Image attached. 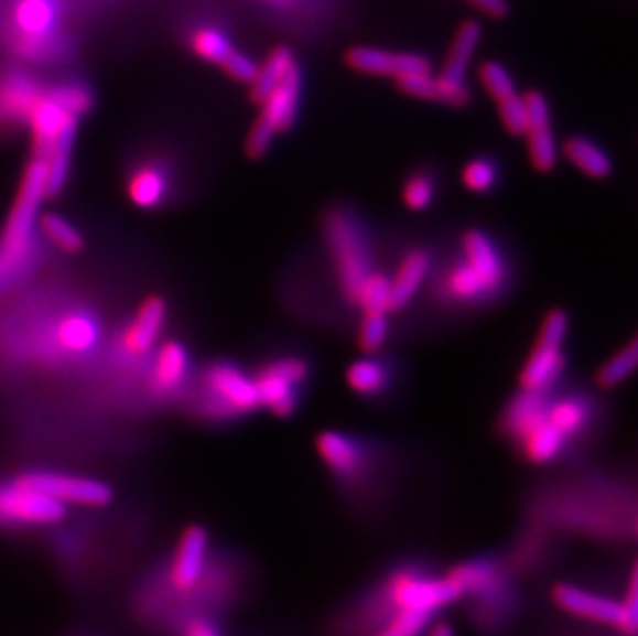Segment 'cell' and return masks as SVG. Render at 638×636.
<instances>
[{"mask_svg": "<svg viewBox=\"0 0 638 636\" xmlns=\"http://www.w3.org/2000/svg\"><path fill=\"white\" fill-rule=\"evenodd\" d=\"M48 168L42 158H33L19 186L11 215L0 236V290L21 278L33 259V231L37 213L48 196Z\"/></svg>", "mask_w": 638, "mask_h": 636, "instance_id": "6da1fadb", "label": "cell"}, {"mask_svg": "<svg viewBox=\"0 0 638 636\" xmlns=\"http://www.w3.org/2000/svg\"><path fill=\"white\" fill-rule=\"evenodd\" d=\"M327 245L335 262L337 276L342 281L345 295L356 304V295L361 281L372 271L370 269V252L368 242L361 231L360 224L347 212L328 213L325 219Z\"/></svg>", "mask_w": 638, "mask_h": 636, "instance_id": "7a4b0ae2", "label": "cell"}, {"mask_svg": "<svg viewBox=\"0 0 638 636\" xmlns=\"http://www.w3.org/2000/svg\"><path fill=\"white\" fill-rule=\"evenodd\" d=\"M302 68L295 65L292 73L261 101V115L246 137V153L252 160H261L269 151L275 134L290 131L294 125L300 99H302Z\"/></svg>", "mask_w": 638, "mask_h": 636, "instance_id": "3957f363", "label": "cell"}, {"mask_svg": "<svg viewBox=\"0 0 638 636\" xmlns=\"http://www.w3.org/2000/svg\"><path fill=\"white\" fill-rule=\"evenodd\" d=\"M13 479L23 486L40 489L66 506L106 508L115 503V488L98 477L37 470V472H21Z\"/></svg>", "mask_w": 638, "mask_h": 636, "instance_id": "277c9868", "label": "cell"}, {"mask_svg": "<svg viewBox=\"0 0 638 636\" xmlns=\"http://www.w3.org/2000/svg\"><path fill=\"white\" fill-rule=\"evenodd\" d=\"M68 517V506L15 479L0 482V527H50Z\"/></svg>", "mask_w": 638, "mask_h": 636, "instance_id": "5b68a950", "label": "cell"}, {"mask_svg": "<svg viewBox=\"0 0 638 636\" xmlns=\"http://www.w3.org/2000/svg\"><path fill=\"white\" fill-rule=\"evenodd\" d=\"M203 387L207 408L217 416H242L261 408L255 376L246 375L234 364L221 362L209 366L203 376Z\"/></svg>", "mask_w": 638, "mask_h": 636, "instance_id": "8992f818", "label": "cell"}, {"mask_svg": "<svg viewBox=\"0 0 638 636\" xmlns=\"http://www.w3.org/2000/svg\"><path fill=\"white\" fill-rule=\"evenodd\" d=\"M28 125L32 129L35 158L44 160L61 141L77 137L79 116L68 110V106L54 87L50 91H44L35 101L32 112L28 116Z\"/></svg>", "mask_w": 638, "mask_h": 636, "instance_id": "52a82bcc", "label": "cell"}, {"mask_svg": "<svg viewBox=\"0 0 638 636\" xmlns=\"http://www.w3.org/2000/svg\"><path fill=\"white\" fill-rule=\"evenodd\" d=\"M389 595L397 612L408 610V612H424L432 616L442 607L455 604L463 597L457 585L448 576L430 579V576H418L411 572L394 576L389 588Z\"/></svg>", "mask_w": 638, "mask_h": 636, "instance_id": "ba28073f", "label": "cell"}, {"mask_svg": "<svg viewBox=\"0 0 638 636\" xmlns=\"http://www.w3.org/2000/svg\"><path fill=\"white\" fill-rule=\"evenodd\" d=\"M309 376V364L302 358H279L264 366L255 376V385L261 399V408H267L279 418L292 416L295 409V391Z\"/></svg>", "mask_w": 638, "mask_h": 636, "instance_id": "9c48e42d", "label": "cell"}, {"mask_svg": "<svg viewBox=\"0 0 638 636\" xmlns=\"http://www.w3.org/2000/svg\"><path fill=\"white\" fill-rule=\"evenodd\" d=\"M527 137L529 145V160L538 172H552L556 168L558 145L554 129H552V112L550 104L540 91H527Z\"/></svg>", "mask_w": 638, "mask_h": 636, "instance_id": "30bf717a", "label": "cell"}, {"mask_svg": "<svg viewBox=\"0 0 638 636\" xmlns=\"http://www.w3.org/2000/svg\"><path fill=\"white\" fill-rule=\"evenodd\" d=\"M345 65L356 73H361V75L393 77L394 82L405 77V75L432 71L430 61L420 54L372 48V46H354V48L347 50Z\"/></svg>", "mask_w": 638, "mask_h": 636, "instance_id": "8fae6325", "label": "cell"}, {"mask_svg": "<svg viewBox=\"0 0 638 636\" xmlns=\"http://www.w3.org/2000/svg\"><path fill=\"white\" fill-rule=\"evenodd\" d=\"M209 533L203 525H188L182 531L170 567V583L181 593H191L201 583L207 564Z\"/></svg>", "mask_w": 638, "mask_h": 636, "instance_id": "7c38bea8", "label": "cell"}, {"mask_svg": "<svg viewBox=\"0 0 638 636\" xmlns=\"http://www.w3.org/2000/svg\"><path fill=\"white\" fill-rule=\"evenodd\" d=\"M552 600L562 612L571 614L574 618L609 624L616 626L618 630L623 626V604L599 593L576 588L571 583H558L556 588L552 589Z\"/></svg>", "mask_w": 638, "mask_h": 636, "instance_id": "4fadbf2b", "label": "cell"}, {"mask_svg": "<svg viewBox=\"0 0 638 636\" xmlns=\"http://www.w3.org/2000/svg\"><path fill=\"white\" fill-rule=\"evenodd\" d=\"M167 304L162 295L148 298L134 314L129 326L122 333L120 349L129 358H141L153 349L164 331Z\"/></svg>", "mask_w": 638, "mask_h": 636, "instance_id": "5bb4252c", "label": "cell"}, {"mask_svg": "<svg viewBox=\"0 0 638 636\" xmlns=\"http://www.w3.org/2000/svg\"><path fill=\"white\" fill-rule=\"evenodd\" d=\"M463 262L484 281L491 295L496 294L507 281V265L500 250L484 231L469 229L463 240Z\"/></svg>", "mask_w": 638, "mask_h": 636, "instance_id": "9a60e30c", "label": "cell"}, {"mask_svg": "<svg viewBox=\"0 0 638 636\" xmlns=\"http://www.w3.org/2000/svg\"><path fill=\"white\" fill-rule=\"evenodd\" d=\"M397 87L411 98L425 99V101H434V104L451 106V108H465L472 101V89L467 87V83L453 85V83L444 82L441 75L439 77L432 75V71L405 75L397 79Z\"/></svg>", "mask_w": 638, "mask_h": 636, "instance_id": "2e32d148", "label": "cell"}, {"mask_svg": "<svg viewBox=\"0 0 638 636\" xmlns=\"http://www.w3.org/2000/svg\"><path fill=\"white\" fill-rule=\"evenodd\" d=\"M548 399L545 392L523 391L519 392L505 411V430L515 442L523 441L527 434H531L536 428L548 422Z\"/></svg>", "mask_w": 638, "mask_h": 636, "instance_id": "e0dca14e", "label": "cell"}, {"mask_svg": "<svg viewBox=\"0 0 638 636\" xmlns=\"http://www.w3.org/2000/svg\"><path fill=\"white\" fill-rule=\"evenodd\" d=\"M316 453L328 470L339 477H356L364 467V453L358 442L339 432H321L316 436Z\"/></svg>", "mask_w": 638, "mask_h": 636, "instance_id": "ac0fdd59", "label": "cell"}, {"mask_svg": "<svg viewBox=\"0 0 638 636\" xmlns=\"http://www.w3.org/2000/svg\"><path fill=\"white\" fill-rule=\"evenodd\" d=\"M566 358L560 345L536 343L521 370V389L545 392L564 370Z\"/></svg>", "mask_w": 638, "mask_h": 636, "instance_id": "d6986e66", "label": "cell"}, {"mask_svg": "<svg viewBox=\"0 0 638 636\" xmlns=\"http://www.w3.org/2000/svg\"><path fill=\"white\" fill-rule=\"evenodd\" d=\"M455 585H457L461 595H498L505 588V576L498 564L490 560H472L457 564L446 574Z\"/></svg>", "mask_w": 638, "mask_h": 636, "instance_id": "ffe728a7", "label": "cell"}, {"mask_svg": "<svg viewBox=\"0 0 638 636\" xmlns=\"http://www.w3.org/2000/svg\"><path fill=\"white\" fill-rule=\"evenodd\" d=\"M191 370L188 352L181 342H167L160 347L151 370V387L160 395L179 391Z\"/></svg>", "mask_w": 638, "mask_h": 636, "instance_id": "44dd1931", "label": "cell"}, {"mask_svg": "<svg viewBox=\"0 0 638 636\" xmlns=\"http://www.w3.org/2000/svg\"><path fill=\"white\" fill-rule=\"evenodd\" d=\"M430 271V255L415 248L403 257L394 278L391 279V312L403 311L420 292Z\"/></svg>", "mask_w": 638, "mask_h": 636, "instance_id": "7402d4cb", "label": "cell"}, {"mask_svg": "<svg viewBox=\"0 0 638 636\" xmlns=\"http://www.w3.org/2000/svg\"><path fill=\"white\" fill-rule=\"evenodd\" d=\"M479 40H482V25L477 21L469 19L458 25L448 56H446V63L442 66L441 77L444 82L453 83V85L465 83L467 68L472 65Z\"/></svg>", "mask_w": 638, "mask_h": 636, "instance_id": "603a6c76", "label": "cell"}, {"mask_svg": "<svg viewBox=\"0 0 638 636\" xmlns=\"http://www.w3.org/2000/svg\"><path fill=\"white\" fill-rule=\"evenodd\" d=\"M42 94L44 89L28 77H4L0 82V118L28 122V116Z\"/></svg>", "mask_w": 638, "mask_h": 636, "instance_id": "cb8c5ba5", "label": "cell"}, {"mask_svg": "<svg viewBox=\"0 0 638 636\" xmlns=\"http://www.w3.org/2000/svg\"><path fill=\"white\" fill-rule=\"evenodd\" d=\"M99 326L87 312H71L56 326V342L66 354H87L96 347Z\"/></svg>", "mask_w": 638, "mask_h": 636, "instance_id": "d4e9b609", "label": "cell"}, {"mask_svg": "<svg viewBox=\"0 0 638 636\" xmlns=\"http://www.w3.org/2000/svg\"><path fill=\"white\" fill-rule=\"evenodd\" d=\"M127 193L132 205L139 209H153L165 198L167 176L155 163H145L137 168L127 184Z\"/></svg>", "mask_w": 638, "mask_h": 636, "instance_id": "484cf974", "label": "cell"}, {"mask_svg": "<svg viewBox=\"0 0 638 636\" xmlns=\"http://www.w3.org/2000/svg\"><path fill=\"white\" fill-rule=\"evenodd\" d=\"M562 153L569 162L576 165L585 176L595 180H604L614 172L612 158L607 155L604 149L595 145L585 137H571L564 141Z\"/></svg>", "mask_w": 638, "mask_h": 636, "instance_id": "4316f807", "label": "cell"}, {"mask_svg": "<svg viewBox=\"0 0 638 636\" xmlns=\"http://www.w3.org/2000/svg\"><path fill=\"white\" fill-rule=\"evenodd\" d=\"M298 65L295 63L294 50L288 46H278L273 50L267 61L259 66V73L255 77V82L250 83V98L257 104H261L262 99L267 98L279 83L283 82L292 68Z\"/></svg>", "mask_w": 638, "mask_h": 636, "instance_id": "83f0119b", "label": "cell"}, {"mask_svg": "<svg viewBox=\"0 0 638 636\" xmlns=\"http://www.w3.org/2000/svg\"><path fill=\"white\" fill-rule=\"evenodd\" d=\"M56 4L52 0H21L15 7L17 28L30 37H42L56 25Z\"/></svg>", "mask_w": 638, "mask_h": 636, "instance_id": "f1b7e54d", "label": "cell"}, {"mask_svg": "<svg viewBox=\"0 0 638 636\" xmlns=\"http://www.w3.org/2000/svg\"><path fill=\"white\" fill-rule=\"evenodd\" d=\"M566 441L569 439L558 430L556 425L545 422L540 428H536L531 434H527L519 444L523 446L527 461L536 465H548L562 453Z\"/></svg>", "mask_w": 638, "mask_h": 636, "instance_id": "f546056e", "label": "cell"}, {"mask_svg": "<svg viewBox=\"0 0 638 636\" xmlns=\"http://www.w3.org/2000/svg\"><path fill=\"white\" fill-rule=\"evenodd\" d=\"M37 229L42 236H46L52 245L68 255H77L85 248V238H83L79 228H75L68 219L58 213H44L37 217Z\"/></svg>", "mask_w": 638, "mask_h": 636, "instance_id": "4dcf8cb0", "label": "cell"}, {"mask_svg": "<svg viewBox=\"0 0 638 636\" xmlns=\"http://www.w3.org/2000/svg\"><path fill=\"white\" fill-rule=\"evenodd\" d=\"M590 420V406L576 397H566L548 406V422L571 439L578 434Z\"/></svg>", "mask_w": 638, "mask_h": 636, "instance_id": "1f68e13d", "label": "cell"}, {"mask_svg": "<svg viewBox=\"0 0 638 636\" xmlns=\"http://www.w3.org/2000/svg\"><path fill=\"white\" fill-rule=\"evenodd\" d=\"M345 380L352 391L372 397L387 387V370L377 359H358L347 368Z\"/></svg>", "mask_w": 638, "mask_h": 636, "instance_id": "d6a6232c", "label": "cell"}, {"mask_svg": "<svg viewBox=\"0 0 638 636\" xmlns=\"http://www.w3.org/2000/svg\"><path fill=\"white\" fill-rule=\"evenodd\" d=\"M638 362V343L637 339L628 343L616 356L607 359L606 364L597 370L595 380L602 389H614L623 385L628 376L635 373Z\"/></svg>", "mask_w": 638, "mask_h": 636, "instance_id": "836d02e7", "label": "cell"}, {"mask_svg": "<svg viewBox=\"0 0 638 636\" xmlns=\"http://www.w3.org/2000/svg\"><path fill=\"white\" fill-rule=\"evenodd\" d=\"M356 304L361 312H391V279L385 273L370 271L361 281Z\"/></svg>", "mask_w": 638, "mask_h": 636, "instance_id": "e575fe53", "label": "cell"}, {"mask_svg": "<svg viewBox=\"0 0 638 636\" xmlns=\"http://www.w3.org/2000/svg\"><path fill=\"white\" fill-rule=\"evenodd\" d=\"M191 48L198 58L213 63V65H221L234 46H231L226 33L219 32L217 28L205 25V28H198L197 32L191 35Z\"/></svg>", "mask_w": 638, "mask_h": 636, "instance_id": "d590c367", "label": "cell"}, {"mask_svg": "<svg viewBox=\"0 0 638 636\" xmlns=\"http://www.w3.org/2000/svg\"><path fill=\"white\" fill-rule=\"evenodd\" d=\"M479 82L484 85V89L488 91L496 104H502L507 99L515 98L517 91V83L512 79V75L508 73V68L496 61H486L482 68H479Z\"/></svg>", "mask_w": 638, "mask_h": 636, "instance_id": "8d00e7d4", "label": "cell"}, {"mask_svg": "<svg viewBox=\"0 0 638 636\" xmlns=\"http://www.w3.org/2000/svg\"><path fill=\"white\" fill-rule=\"evenodd\" d=\"M389 339V312H364L358 343L366 354H377Z\"/></svg>", "mask_w": 638, "mask_h": 636, "instance_id": "74e56055", "label": "cell"}, {"mask_svg": "<svg viewBox=\"0 0 638 636\" xmlns=\"http://www.w3.org/2000/svg\"><path fill=\"white\" fill-rule=\"evenodd\" d=\"M496 179H498V170L486 158H477V160L465 163V168L461 172V180H463L465 188L472 193H479V195L494 188Z\"/></svg>", "mask_w": 638, "mask_h": 636, "instance_id": "f35d334b", "label": "cell"}, {"mask_svg": "<svg viewBox=\"0 0 638 636\" xmlns=\"http://www.w3.org/2000/svg\"><path fill=\"white\" fill-rule=\"evenodd\" d=\"M432 614L399 610L377 636H420L430 626Z\"/></svg>", "mask_w": 638, "mask_h": 636, "instance_id": "ab89813d", "label": "cell"}, {"mask_svg": "<svg viewBox=\"0 0 638 636\" xmlns=\"http://www.w3.org/2000/svg\"><path fill=\"white\" fill-rule=\"evenodd\" d=\"M434 195H436L434 182L425 174H413L403 184V203L411 212H424V209H428L432 205V201H434Z\"/></svg>", "mask_w": 638, "mask_h": 636, "instance_id": "60d3db41", "label": "cell"}, {"mask_svg": "<svg viewBox=\"0 0 638 636\" xmlns=\"http://www.w3.org/2000/svg\"><path fill=\"white\" fill-rule=\"evenodd\" d=\"M498 106V115L502 120V127L507 129L512 137H523L525 129H527V104H525V96L517 94L515 98L507 99Z\"/></svg>", "mask_w": 638, "mask_h": 636, "instance_id": "b9f144b4", "label": "cell"}, {"mask_svg": "<svg viewBox=\"0 0 638 636\" xmlns=\"http://www.w3.org/2000/svg\"><path fill=\"white\" fill-rule=\"evenodd\" d=\"M219 66L228 73L234 82L245 83V85H250V83L255 82V77L259 73V65L250 56H246V54L238 52L236 48L229 52L226 61Z\"/></svg>", "mask_w": 638, "mask_h": 636, "instance_id": "7bdbcfd3", "label": "cell"}, {"mask_svg": "<svg viewBox=\"0 0 638 636\" xmlns=\"http://www.w3.org/2000/svg\"><path fill=\"white\" fill-rule=\"evenodd\" d=\"M623 604V630L624 635L635 636L637 635L638 626V576L637 567L630 572V583H628V591H626V597H624Z\"/></svg>", "mask_w": 638, "mask_h": 636, "instance_id": "ee69618b", "label": "cell"}, {"mask_svg": "<svg viewBox=\"0 0 638 636\" xmlns=\"http://www.w3.org/2000/svg\"><path fill=\"white\" fill-rule=\"evenodd\" d=\"M474 7H477L484 15L502 19L508 15L507 0H469Z\"/></svg>", "mask_w": 638, "mask_h": 636, "instance_id": "f6af8a7d", "label": "cell"}, {"mask_svg": "<svg viewBox=\"0 0 638 636\" xmlns=\"http://www.w3.org/2000/svg\"><path fill=\"white\" fill-rule=\"evenodd\" d=\"M182 636H221L217 626L213 622L205 621V618H195L184 626Z\"/></svg>", "mask_w": 638, "mask_h": 636, "instance_id": "bcb514c9", "label": "cell"}, {"mask_svg": "<svg viewBox=\"0 0 638 636\" xmlns=\"http://www.w3.org/2000/svg\"><path fill=\"white\" fill-rule=\"evenodd\" d=\"M428 630V636H455V628L448 622H436Z\"/></svg>", "mask_w": 638, "mask_h": 636, "instance_id": "7dc6e473", "label": "cell"}, {"mask_svg": "<svg viewBox=\"0 0 638 636\" xmlns=\"http://www.w3.org/2000/svg\"><path fill=\"white\" fill-rule=\"evenodd\" d=\"M273 2H288V0H273Z\"/></svg>", "mask_w": 638, "mask_h": 636, "instance_id": "c3c4849f", "label": "cell"}]
</instances>
